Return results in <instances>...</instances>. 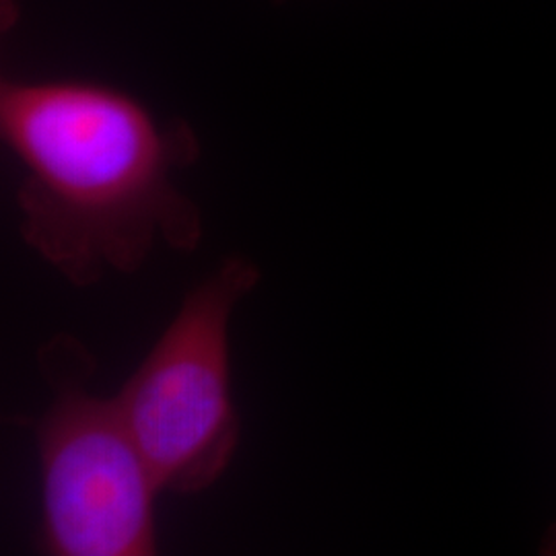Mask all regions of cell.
Here are the masks:
<instances>
[{
	"instance_id": "6da1fadb",
	"label": "cell",
	"mask_w": 556,
	"mask_h": 556,
	"mask_svg": "<svg viewBox=\"0 0 556 556\" xmlns=\"http://www.w3.org/2000/svg\"><path fill=\"white\" fill-rule=\"evenodd\" d=\"M0 139L23 169L21 238L68 285L137 273L157 243L199 248L202 213L176 181L200 157L190 122L105 80L9 75Z\"/></svg>"
},
{
	"instance_id": "7a4b0ae2",
	"label": "cell",
	"mask_w": 556,
	"mask_h": 556,
	"mask_svg": "<svg viewBox=\"0 0 556 556\" xmlns=\"http://www.w3.org/2000/svg\"><path fill=\"white\" fill-rule=\"evenodd\" d=\"M52 400L38 420L41 521L38 546L52 556L157 553L161 493L118 400L93 392L96 355L60 332L40 349Z\"/></svg>"
},
{
	"instance_id": "3957f363",
	"label": "cell",
	"mask_w": 556,
	"mask_h": 556,
	"mask_svg": "<svg viewBox=\"0 0 556 556\" xmlns=\"http://www.w3.org/2000/svg\"><path fill=\"white\" fill-rule=\"evenodd\" d=\"M260 282L252 260L229 256L197 285L116 400L157 486L199 495L238 454L229 326Z\"/></svg>"
},
{
	"instance_id": "277c9868",
	"label": "cell",
	"mask_w": 556,
	"mask_h": 556,
	"mask_svg": "<svg viewBox=\"0 0 556 556\" xmlns=\"http://www.w3.org/2000/svg\"><path fill=\"white\" fill-rule=\"evenodd\" d=\"M540 553L546 556H556V521L551 526V530L542 538Z\"/></svg>"
}]
</instances>
